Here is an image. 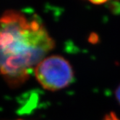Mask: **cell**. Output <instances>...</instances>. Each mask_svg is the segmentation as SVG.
<instances>
[{
    "label": "cell",
    "instance_id": "6da1fadb",
    "mask_svg": "<svg viewBox=\"0 0 120 120\" xmlns=\"http://www.w3.org/2000/svg\"><path fill=\"white\" fill-rule=\"evenodd\" d=\"M54 41L36 16L8 10L0 17V75L12 88L27 81Z\"/></svg>",
    "mask_w": 120,
    "mask_h": 120
},
{
    "label": "cell",
    "instance_id": "7a4b0ae2",
    "mask_svg": "<svg viewBox=\"0 0 120 120\" xmlns=\"http://www.w3.org/2000/svg\"><path fill=\"white\" fill-rule=\"evenodd\" d=\"M41 86L46 90L56 91L67 88L74 80V71L70 63L62 56L45 57L33 70Z\"/></svg>",
    "mask_w": 120,
    "mask_h": 120
},
{
    "label": "cell",
    "instance_id": "3957f363",
    "mask_svg": "<svg viewBox=\"0 0 120 120\" xmlns=\"http://www.w3.org/2000/svg\"><path fill=\"white\" fill-rule=\"evenodd\" d=\"M102 120H120V119L116 116V114L114 112H109L106 114L104 118Z\"/></svg>",
    "mask_w": 120,
    "mask_h": 120
},
{
    "label": "cell",
    "instance_id": "277c9868",
    "mask_svg": "<svg viewBox=\"0 0 120 120\" xmlns=\"http://www.w3.org/2000/svg\"><path fill=\"white\" fill-rule=\"evenodd\" d=\"M88 1H89L90 2L94 4H102L108 2L109 0H88Z\"/></svg>",
    "mask_w": 120,
    "mask_h": 120
},
{
    "label": "cell",
    "instance_id": "5b68a950",
    "mask_svg": "<svg viewBox=\"0 0 120 120\" xmlns=\"http://www.w3.org/2000/svg\"><path fill=\"white\" fill-rule=\"evenodd\" d=\"M115 96L116 98V100L118 101V102L120 104V85L117 87L116 91H115Z\"/></svg>",
    "mask_w": 120,
    "mask_h": 120
},
{
    "label": "cell",
    "instance_id": "8992f818",
    "mask_svg": "<svg viewBox=\"0 0 120 120\" xmlns=\"http://www.w3.org/2000/svg\"><path fill=\"white\" fill-rule=\"evenodd\" d=\"M20 120H21V119H20Z\"/></svg>",
    "mask_w": 120,
    "mask_h": 120
}]
</instances>
